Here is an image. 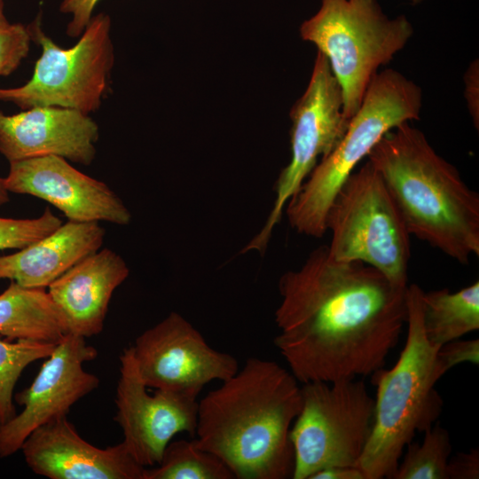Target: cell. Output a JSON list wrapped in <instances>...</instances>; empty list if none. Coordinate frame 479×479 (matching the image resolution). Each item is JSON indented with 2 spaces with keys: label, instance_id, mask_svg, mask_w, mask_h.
I'll use <instances>...</instances> for the list:
<instances>
[{
  "label": "cell",
  "instance_id": "6da1fadb",
  "mask_svg": "<svg viewBox=\"0 0 479 479\" xmlns=\"http://www.w3.org/2000/svg\"><path fill=\"white\" fill-rule=\"evenodd\" d=\"M406 289L362 262L334 259L320 246L279 279L274 344L302 384L372 375L399 342Z\"/></svg>",
  "mask_w": 479,
  "mask_h": 479
},
{
  "label": "cell",
  "instance_id": "7a4b0ae2",
  "mask_svg": "<svg viewBox=\"0 0 479 479\" xmlns=\"http://www.w3.org/2000/svg\"><path fill=\"white\" fill-rule=\"evenodd\" d=\"M198 401L195 441L237 479L292 478L290 430L302 408L299 381L277 362L249 357Z\"/></svg>",
  "mask_w": 479,
  "mask_h": 479
},
{
  "label": "cell",
  "instance_id": "3957f363",
  "mask_svg": "<svg viewBox=\"0 0 479 479\" xmlns=\"http://www.w3.org/2000/svg\"><path fill=\"white\" fill-rule=\"evenodd\" d=\"M383 178L410 235L467 264L479 255V195L424 133L403 122L367 156Z\"/></svg>",
  "mask_w": 479,
  "mask_h": 479
},
{
  "label": "cell",
  "instance_id": "277c9868",
  "mask_svg": "<svg viewBox=\"0 0 479 479\" xmlns=\"http://www.w3.org/2000/svg\"><path fill=\"white\" fill-rule=\"evenodd\" d=\"M407 286V334L396 364L372 374L376 386L372 431L357 467L365 479H394L400 459L416 433H424L439 418L443 400L436 383L448 372L422 325L421 295Z\"/></svg>",
  "mask_w": 479,
  "mask_h": 479
},
{
  "label": "cell",
  "instance_id": "5b68a950",
  "mask_svg": "<svg viewBox=\"0 0 479 479\" xmlns=\"http://www.w3.org/2000/svg\"><path fill=\"white\" fill-rule=\"evenodd\" d=\"M421 106V89L412 81L390 68L377 73L339 143L289 200L287 215L291 226L299 233L322 237L328 209L357 165L388 131L419 120Z\"/></svg>",
  "mask_w": 479,
  "mask_h": 479
},
{
  "label": "cell",
  "instance_id": "8992f818",
  "mask_svg": "<svg viewBox=\"0 0 479 479\" xmlns=\"http://www.w3.org/2000/svg\"><path fill=\"white\" fill-rule=\"evenodd\" d=\"M300 34L327 59L349 120L378 68L405 46L413 27L404 15L389 18L377 0H321L318 11L302 24Z\"/></svg>",
  "mask_w": 479,
  "mask_h": 479
},
{
  "label": "cell",
  "instance_id": "52a82bcc",
  "mask_svg": "<svg viewBox=\"0 0 479 479\" xmlns=\"http://www.w3.org/2000/svg\"><path fill=\"white\" fill-rule=\"evenodd\" d=\"M336 260L362 262L392 284L407 287L410 233L383 178L366 162L346 179L326 216Z\"/></svg>",
  "mask_w": 479,
  "mask_h": 479
},
{
  "label": "cell",
  "instance_id": "ba28073f",
  "mask_svg": "<svg viewBox=\"0 0 479 479\" xmlns=\"http://www.w3.org/2000/svg\"><path fill=\"white\" fill-rule=\"evenodd\" d=\"M31 40L42 48L31 78L15 88H0V101L22 110L59 106L90 114L98 111L111 89L114 50L111 18L92 17L78 42L65 49L43 30L41 14L28 26Z\"/></svg>",
  "mask_w": 479,
  "mask_h": 479
},
{
  "label": "cell",
  "instance_id": "9c48e42d",
  "mask_svg": "<svg viewBox=\"0 0 479 479\" xmlns=\"http://www.w3.org/2000/svg\"><path fill=\"white\" fill-rule=\"evenodd\" d=\"M302 408L290 439L293 479H310L333 467H357L370 436L374 398L365 382L349 379L303 383Z\"/></svg>",
  "mask_w": 479,
  "mask_h": 479
},
{
  "label": "cell",
  "instance_id": "30bf717a",
  "mask_svg": "<svg viewBox=\"0 0 479 479\" xmlns=\"http://www.w3.org/2000/svg\"><path fill=\"white\" fill-rule=\"evenodd\" d=\"M291 158L276 182V199L261 232L242 252L263 253L283 209L318 164L345 133L349 121L343 113L342 88L326 56L318 51L310 82L290 112Z\"/></svg>",
  "mask_w": 479,
  "mask_h": 479
},
{
  "label": "cell",
  "instance_id": "8fae6325",
  "mask_svg": "<svg viewBox=\"0 0 479 479\" xmlns=\"http://www.w3.org/2000/svg\"><path fill=\"white\" fill-rule=\"evenodd\" d=\"M132 348L147 388L196 399L207 384L224 381L239 370L232 355L213 349L189 321L174 311L137 336Z\"/></svg>",
  "mask_w": 479,
  "mask_h": 479
},
{
  "label": "cell",
  "instance_id": "7c38bea8",
  "mask_svg": "<svg viewBox=\"0 0 479 479\" xmlns=\"http://www.w3.org/2000/svg\"><path fill=\"white\" fill-rule=\"evenodd\" d=\"M120 362L114 420L122 428V443L136 461L145 467H153L177 434L195 436L198 400L161 389L150 395L140 377L132 346L122 350Z\"/></svg>",
  "mask_w": 479,
  "mask_h": 479
},
{
  "label": "cell",
  "instance_id": "4fadbf2b",
  "mask_svg": "<svg viewBox=\"0 0 479 479\" xmlns=\"http://www.w3.org/2000/svg\"><path fill=\"white\" fill-rule=\"evenodd\" d=\"M97 356V349L88 345L84 337L63 336L31 385L15 396V401L24 408L0 425V458L20 450L35 429L67 416L75 403L98 386V378L82 367Z\"/></svg>",
  "mask_w": 479,
  "mask_h": 479
},
{
  "label": "cell",
  "instance_id": "5bb4252c",
  "mask_svg": "<svg viewBox=\"0 0 479 479\" xmlns=\"http://www.w3.org/2000/svg\"><path fill=\"white\" fill-rule=\"evenodd\" d=\"M4 177L9 192L42 199L61 211L68 221L107 222L128 225L131 214L120 197L56 155L9 162Z\"/></svg>",
  "mask_w": 479,
  "mask_h": 479
},
{
  "label": "cell",
  "instance_id": "9a60e30c",
  "mask_svg": "<svg viewBox=\"0 0 479 479\" xmlns=\"http://www.w3.org/2000/svg\"><path fill=\"white\" fill-rule=\"evenodd\" d=\"M20 449L30 469L51 479H144L145 467L122 442L96 447L79 436L67 416L35 429Z\"/></svg>",
  "mask_w": 479,
  "mask_h": 479
},
{
  "label": "cell",
  "instance_id": "2e32d148",
  "mask_svg": "<svg viewBox=\"0 0 479 479\" xmlns=\"http://www.w3.org/2000/svg\"><path fill=\"white\" fill-rule=\"evenodd\" d=\"M99 128L90 114L59 106H35L16 114L0 111V153L9 161L47 155L89 166Z\"/></svg>",
  "mask_w": 479,
  "mask_h": 479
},
{
  "label": "cell",
  "instance_id": "e0dca14e",
  "mask_svg": "<svg viewBox=\"0 0 479 479\" xmlns=\"http://www.w3.org/2000/svg\"><path fill=\"white\" fill-rule=\"evenodd\" d=\"M129 273L119 254L103 248L50 284L47 292L66 323L67 334L84 338L98 334L112 295Z\"/></svg>",
  "mask_w": 479,
  "mask_h": 479
},
{
  "label": "cell",
  "instance_id": "ac0fdd59",
  "mask_svg": "<svg viewBox=\"0 0 479 479\" xmlns=\"http://www.w3.org/2000/svg\"><path fill=\"white\" fill-rule=\"evenodd\" d=\"M106 230L98 222L67 221L44 238L10 255H0V279L46 288L75 264L98 251Z\"/></svg>",
  "mask_w": 479,
  "mask_h": 479
},
{
  "label": "cell",
  "instance_id": "d6986e66",
  "mask_svg": "<svg viewBox=\"0 0 479 479\" xmlns=\"http://www.w3.org/2000/svg\"><path fill=\"white\" fill-rule=\"evenodd\" d=\"M66 323L45 288L24 287L12 281L0 294V335L10 340L59 342Z\"/></svg>",
  "mask_w": 479,
  "mask_h": 479
},
{
  "label": "cell",
  "instance_id": "ffe728a7",
  "mask_svg": "<svg viewBox=\"0 0 479 479\" xmlns=\"http://www.w3.org/2000/svg\"><path fill=\"white\" fill-rule=\"evenodd\" d=\"M422 325L428 342L441 347L479 329V281L451 293L422 292Z\"/></svg>",
  "mask_w": 479,
  "mask_h": 479
},
{
  "label": "cell",
  "instance_id": "44dd1931",
  "mask_svg": "<svg viewBox=\"0 0 479 479\" xmlns=\"http://www.w3.org/2000/svg\"><path fill=\"white\" fill-rule=\"evenodd\" d=\"M226 465L195 439L170 441L159 464L145 467L144 479H233Z\"/></svg>",
  "mask_w": 479,
  "mask_h": 479
},
{
  "label": "cell",
  "instance_id": "7402d4cb",
  "mask_svg": "<svg viewBox=\"0 0 479 479\" xmlns=\"http://www.w3.org/2000/svg\"><path fill=\"white\" fill-rule=\"evenodd\" d=\"M405 449L394 479H448L452 443L449 432L439 423L424 432L420 444L410 443Z\"/></svg>",
  "mask_w": 479,
  "mask_h": 479
},
{
  "label": "cell",
  "instance_id": "603a6c76",
  "mask_svg": "<svg viewBox=\"0 0 479 479\" xmlns=\"http://www.w3.org/2000/svg\"><path fill=\"white\" fill-rule=\"evenodd\" d=\"M57 343L0 335V425L16 415L13 390L23 370L38 359L47 358Z\"/></svg>",
  "mask_w": 479,
  "mask_h": 479
},
{
  "label": "cell",
  "instance_id": "cb8c5ba5",
  "mask_svg": "<svg viewBox=\"0 0 479 479\" xmlns=\"http://www.w3.org/2000/svg\"><path fill=\"white\" fill-rule=\"evenodd\" d=\"M62 224L63 221L48 207L35 218L0 217V250L24 248L49 235Z\"/></svg>",
  "mask_w": 479,
  "mask_h": 479
},
{
  "label": "cell",
  "instance_id": "d4e9b609",
  "mask_svg": "<svg viewBox=\"0 0 479 479\" xmlns=\"http://www.w3.org/2000/svg\"><path fill=\"white\" fill-rule=\"evenodd\" d=\"M31 41L27 26L9 23L0 27V76L10 75L20 67Z\"/></svg>",
  "mask_w": 479,
  "mask_h": 479
},
{
  "label": "cell",
  "instance_id": "484cf974",
  "mask_svg": "<svg viewBox=\"0 0 479 479\" xmlns=\"http://www.w3.org/2000/svg\"><path fill=\"white\" fill-rule=\"evenodd\" d=\"M437 356L447 371L463 364H479V340H453L442 345Z\"/></svg>",
  "mask_w": 479,
  "mask_h": 479
},
{
  "label": "cell",
  "instance_id": "4316f807",
  "mask_svg": "<svg viewBox=\"0 0 479 479\" xmlns=\"http://www.w3.org/2000/svg\"><path fill=\"white\" fill-rule=\"evenodd\" d=\"M100 0H62L59 12L68 13L72 19L66 33L70 37H78L92 18L93 11Z\"/></svg>",
  "mask_w": 479,
  "mask_h": 479
},
{
  "label": "cell",
  "instance_id": "83f0119b",
  "mask_svg": "<svg viewBox=\"0 0 479 479\" xmlns=\"http://www.w3.org/2000/svg\"><path fill=\"white\" fill-rule=\"evenodd\" d=\"M448 479H478L479 450L471 449L467 452L457 453L450 457L447 467Z\"/></svg>",
  "mask_w": 479,
  "mask_h": 479
},
{
  "label": "cell",
  "instance_id": "f1b7e54d",
  "mask_svg": "<svg viewBox=\"0 0 479 479\" xmlns=\"http://www.w3.org/2000/svg\"><path fill=\"white\" fill-rule=\"evenodd\" d=\"M465 98L467 108L475 127L479 126V66L478 60H474L467 67L465 75Z\"/></svg>",
  "mask_w": 479,
  "mask_h": 479
},
{
  "label": "cell",
  "instance_id": "f546056e",
  "mask_svg": "<svg viewBox=\"0 0 479 479\" xmlns=\"http://www.w3.org/2000/svg\"><path fill=\"white\" fill-rule=\"evenodd\" d=\"M310 479H365L357 467H333L315 473Z\"/></svg>",
  "mask_w": 479,
  "mask_h": 479
},
{
  "label": "cell",
  "instance_id": "4dcf8cb0",
  "mask_svg": "<svg viewBox=\"0 0 479 479\" xmlns=\"http://www.w3.org/2000/svg\"><path fill=\"white\" fill-rule=\"evenodd\" d=\"M10 200L9 192L7 191L4 178L0 177V207Z\"/></svg>",
  "mask_w": 479,
  "mask_h": 479
},
{
  "label": "cell",
  "instance_id": "1f68e13d",
  "mask_svg": "<svg viewBox=\"0 0 479 479\" xmlns=\"http://www.w3.org/2000/svg\"><path fill=\"white\" fill-rule=\"evenodd\" d=\"M9 24V21L7 20L4 12V3L3 0H0V27H4Z\"/></svg>",
  "mask_w": 479,
  "mask_h": 479
},
{
  "label": "cell",
  "instance_id": "d6a6232c",
  "mask_svg": "<svg viewBox=\"0 0 479 479\" xmlns=\"http://www.w3.org/2000/svg\"><path fill=\"white\" fill-rule=\"evenodd\" d=\"M424 1L425 0H412V4H420V3L424 2Z\"/></svg>",
  "mask_w": 479,
  "mask_h": 479
}]
</instances>
